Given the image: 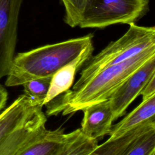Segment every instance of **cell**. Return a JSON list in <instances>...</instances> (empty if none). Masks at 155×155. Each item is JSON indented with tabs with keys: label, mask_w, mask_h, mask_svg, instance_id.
<instances>
[{
	"label": "cell",
	"mask_w": 155,
	"mask_h": 155,
	"mask_svg": "<svg viewBox=\"0 0 155 155\" xmlns=\"http://www.w3.org/2000/svg\"><path fill=\"white\" fill-rule=\"evenodd\" d=\"M154 56L153 46L126 61L102 70L77 90H68L45 104L46 114L65 116L108 100L135 70Z\"/></svg>",
	"instance_id": "1"
},
{
	"label": "cell",
	"mask_w": 155,
	"mask_h": 155,
	"mask_svg": "<svg viewBox=\"0 0 155 155\" xmlns=\"http://www.w3.org/2000/svg\"><path fill=\"white\" fill-rule=\"evenodd\" d=\"M93 35L90 33L18 53L6 76L5 86H19L35 79L51 77L60 68L93 47Z\"/></svg>",
	"instance_id": "2"
},
{
	"label": "cell",
	"mask_w": 155,
	"mask_h": 155,
	"mask_svg": "<svg viewBox=\"0 0 155 155\" xmlns=\"http://www.w3.org/2000/svg\"><path fill=\"white\" fill-rule=\"evenodd\" d=\"M153 46H155L154 27L130 24L128 30L122 36L110 42L98 54L91 56L86 61L72 90L79 88L102 70L126 61Z\"/></svg>",
	"instance_id": "3"
},
{
	"label": "cell",
	"mask_w": 155,
	"mask_h": 155,
	"mask_svg": "<svg viewBox=\"0 0 155 155\" xmlns=\"http://www.w3.org/2000/svg\"><path fill=\"white\" fill-rule=\"evenodd\" d=\"M149 0H87L78 26L104 28L135 23L148 10Z\"/></svg>",
	"instance_id": "4"
},
{
	"label": "cell",
	"mask_w": 155,
	"mask_h": 155,
	"mask_svg": "<svg viewBox=\"0 0 155 155\" xmlns=\"http://www.w3.org/2000/svg\"><path fill=\"white\" fill-rule=\"evenodd\" d=\"M24 0H0V81L9 71L17 42L18 18Z\"/></svg>",
	"instance_id": "5"
},
{
	"label": "cell",
	"mask_w": 155,
	"mask_h": 155,
	"mask_svg": "<svg viewBox=\"0 0 155 155\" xmlns=\"http://www.w3.org/2000/svg\"><path fill=\"white\" fill-rule=\"evenodd\" d=\"M155 74V56L135 70L108 99L114 121L122 116L130 104L140 95V91Z\"/></svg>",
	"instance_id": "6"
},
{
	"label": "cell",
	"mask_w": 155,
	"mask_h": 155,
	"mask_svg": "<svg viewBox=\"0 0 155 155\" xmlns=\"http://www.w3.org/2000/svg\"><path fill=\"white\" fill-rule=\"evenodd\" d=\"M42 108L37 110L0 143V155H17L45 128L47 117Z\"/></svg>",
	"instance_id": "7"
},
{
	"label": "cell",
	"mask_w": 155,
	"mask_h": 155,
	"mask_svg": "<svg viewBox=\"0 0 155 155\" xmlns=\"http://www.w3.org/2000/svg\"><path fill=\"white\" fill-rule=\"evenodd\" d=\"M82 111L81 129L83 133L97 140L108 135L114 121L108 100L88 106Z\"/></svg>",
	"instance_id": "8"
},
{
	"label": "cell",
	"mask_w": 155,
	"mask_h": 155,
	"mask_svg": "<svg viewBox=\"0 0 155 155\" xmlns=\"http://www.w3.org/2000/svg\"><path fill=\"white\" fill-rule=\"evenodd\" d=\"M42 106L34 104L25 94L0 113V143Z\"/></svg>",
	"instance_id": "9"
},
{
	"label": "cell",
	"mask_w": 155,
	"mask_h": 155,
	"mask_svg": "<svg viewBox=\"0 0 155 155\" xmlns=\"http://www.w3.org/2000/svg\"><path fill=\"white\" fill-rule=\"evenodd\" d=\"M93 50V47L88 48L51 76L48 90L44 101V105L57 96L70 90L73 84L76 73L91 58Z\"/></svg>",
	"instance_id": "10"
},
{
	"label": "cell",
	"mask_w": 155,
	"mask_h": 155,
	"mask_svg": "<svg viewBox=\"0 0 155 155\" xmlns=\"http://www.w3.org/2000/svg\"><path fill=\"white\" fill-rule=\"evenodd\" d=\"M154 128L155 118L149 119L119 136L109 138L101 145H98L91 155H125L127 150L140 135Z\"/></svg>",
	"instance_id": "11"
},
{
	"label": "cell",
	"mask_w": 155,
	"mask_h": 155,
	"mask_svg": "<svg viewBox=\"0 0 155 155\" xmlns=\"http://www.w3.org/2000/svg\"><path fill=\"white\" fill-rule=\"evenodd\" d=\"M64 135L61 127L53 131L45 128L17 155H59Z\"/></svg>",
	"instance_id": "12"
},
{
	"label": "cell",
	"mask_w": 155,
	"mask_h": 155,
	"mask_svg": "<svg viewBox=\"0 0 155 155\" xmlns=\"http://www.w3.org/2000/svg\"><path fill=\"white\" fill-rule=\"evenodd\" d=\"M155 118V94L143 100L120 121L112 125L108 134L110 139L119 136L125 131L151 119Z\"/></svg>",
	"instance_id": "13"
},
{
	"label": "cell",
	"mask_w": 155,
	"mask_h": 155,
	"mask_svg": "<svg viewBox=\"0 0 155 155\" xmlns=\"http://www.w3.org/2000/svg\"><path fill=\"white\" fill-rule=\"evenodd\" d=\"M98 140L88 137L81 128L64 135L59 155H91Z\"/></svg>",
	"instance_id": "14"
},
{
	"label": "cell",
	"mask_w": 155,
	"mask_h": 155,
	"mask_svg": "<svg viewBox=\"0 0 155 155\" xmlns=\"http://www.w3.org/2000/svg\"><path fill=\"white\" fill-rule=\"evenodd\" d=\"M51 77L39 78L25 82L22 85L24 92L31 102L36 105L44 106Z\"/></svg>",
	"instance_id": "15"
},
{
	"label": "cell",
	"mask_w": 155,
	"mask_h": 155,
	"mask_svg": "<svg viewBox=\"0 0 155 155\" xmlns=\"http://www.w3.org/2000/svg\"><path fill=\"white\" fill-rule=\"evenodd\" d=\"M125 155H155V128L140 135Z\"/></svg>",
	"instance_id": "16"
},
{
	"label": "cell",
	"mask_w": 155,
	"mask_h": 155,
	"mask_svg": "<svg viewBox=\"0 0 155 155\" xmlns=\"http://www.w3.org/2000/svg\"><path fill=\"white\" fill-rule=\"evenodd\" d=\"M87 0H62L65 7V22L71 27L78 26Z\"/></svg>",
	"instance_id": "17"
},
{
	"label": "cell",
	"mask_w": 155,
	"mask_h": 155,
	"mask_svg": "<svg viewBox=\"0 0 155 155\" xmlns=\"http://www.w3.org/2000/svg\"><path fill=\"white\" fill-rule=\"evenodd\" d=\"M154 94H155V74L147 81L140 93V95L142 97V101L149 98Z\"/></svg>",
	"instance_id": "18"
},
{
	"label": "cell",
	"mask_w": 155,
	"mask_h": 155,
	"mask_svg": "<svg viewBox=\"0 0 155 155\" xmlns=\"http://www.w3.org/2000/svg\"><path fill=\"white\" fill-rule=\"evenodd\" d=\"M8 99V92L7 90L0 84V113L4 110Z\"/></svg>",
	"instance_id": "19"
}]
</instances>
